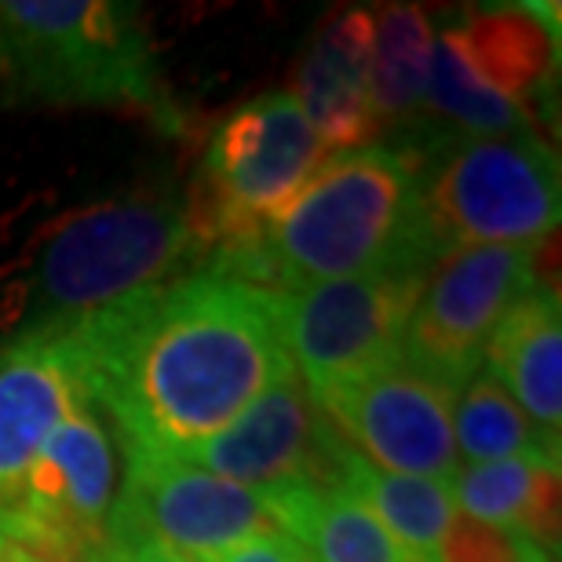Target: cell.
<instances>
[{
	"label": "cell",
	"instance_id": "cell-1",
	"mask_svg": "<svg viewBox=\"0 0 562 562\" xmlns=\"http://www.w3.org/2000/svg\"><path fill=\"white\" fill-rule=\"evenodd\" d=\"M63 344L121 449L179 464L292 373L274 292L212 267L81 325Z\"/></svg>",
	"mask_w": 562,
	"mask_h": 562
},
{
	"label": "cell",
	"instance_id": "cell-2",
	"mask_svg": "<svg viewBox=\"0 0 562 562\" xmlns=\"http://www.w3.org/2000/svg\"><path fill=\"white\" fill-rule=\"evenodd\" d=\"M420 227V176L406 146L333 154L260 241L223 256L212 271L267 292L322 281L431 271Z\"/></svg>",
	"mask_w": 562,
	"mask_h": 562
},
{
	"label": "cell",
	"instance_id": "cell-3",
	"mask_svg": "<svg viewBox=\"0 0 562 562\" xmlns=\"http://www.w3.org/2000/svg\"><path fill=\"white\" fill-rule=\"evenodd\" d=\"M209 263L212 245L183 198L136 190L88 205L48 227L33 252L22 307H15L19 336L11 344L63 340Z\"/></svg>",
	"mask_w": 562,
	"mask_h": 562
},
{
	"label": "cell",
	"instance_id": "cell-4",
	"mask_svg": "<svg viewBox=\"0 0 562 562\" xmlns=\"http://www.w3.org/2000/svg\"><path fill=\"white\" fill-rule=\"evenodd\" d=\"M0 74L37 103L172 114L136 4L0 0Z\"/></svg>",
	"mask_w": 562,
	"mask_h": 562
},
{
	"label": "cell",
	"instance_id": "cell-5",
	"mask_svg": "<svg viewBox=\"0 0 562 562\" xmlns=\"http://www.w3.org/2000/svg\"><path fill=\"white\" fill-rule=\"evenodd\" d=\"M420 176V227L431 260L479 245H541L562 212L559 161L537 132L438 136L406 146Z\"/></svg>",
	"mask_w": 562,
	"mask_h": 562
},
{
	"label": "cell",
	"instance_id": "cell-6",
	"mask_svg": "<svg viewBox=\"0 0 562 562\" xmlns=\"http://www.w3.org/2000/svg\"><path fill=\"white\" fill-rule=\"evenodd\" d=\"M329 157L292 92H267L234 110L212 136L201 190L190 198L212 263L260 241Z\"/></svg>",
	"mask_w": 562,
	"mask_h": 562
},
{
	"label": "cell",
	"instance_id": "cell-7",
	"mask_svg": "<svg viewBox=\"0 0 562 562\" xmlns=\"http://www.w3.org/2000/svg\"><path fill=\"white\" fill-rule=\"evenodd\" d=\"M431 271H391L274 292L292 373L314 398L402 358L409 314Z\"/></svg>",
	"mask_w": 562,
	"mask_h": 562
},
{
	"label": "cell",
	"instance_id": "cell-8",
	"mask_svg": "<svg viewBox=\"0 0 562 562\" xmlns=\"http://www.w3.org/2000/svg\"><path fill=\"white\" fill-rule=\"evenodd\" d=\"M278 530L271 497L179 460L125 453V482L110 504V544H161L205 562Z\"/></svg>",
	"mask_w": 562,
	"mask_h": 562
},
{
	"label": "cell",
	"instance_id": "cell-9",
	"mask_svg": "<svg viewBox=\"0 0 562 562\" xmlns=\"http://www.w3.org/2000/svg\"><path fill=\"white\" fill-rule=\"evenodd\" d=\"M537 281V245H479L442 256L409 314L402 358L457 395L482 369L501 318Z\"/></svg>",
	"mask_w": 562,
	"mask_h": 562
},
{
	"label": "cell",
	"instance_id": "cell-10",
	"mask_svg": "<svg viewBox=\"0 0 562 562\" xmlns=\"http://www.w3.org/2000/svg\"><path fill=\"white\" fill-rule=\"evenodd\" d=\"M114 504V446L95 406L52 431L26 471L0 533L41 562H95Z\"/></svg>",
	"mask_w": 562,
	"mask_h": 562
},
{
	"label": "cell",
	"instance_id": "cell-11",
	"mask_svg": "<svg viewBox=\"0 0 562 562\" xmlns=\"http://www.w3.org/2000/svg\"><path fill=\"white\" fill-rule=\"evenodd\" d=\"M355 449L296 373L281 376L187 464L249 490H344Z\"/></svg>",
	"mask_w": 562,
	"mask_h": 562
},
{
	"label": "cell",
	"instance_id": "cell-12",
	"mask_svg": "<svg viewBox=\"0 0 562 562\" xmlns=\"http://www.w3.org/2000/svg\"><path fill=\"white\" fill-rule=\"evenodd\" d=\"M318 406L344 442L373 468L438 482L457 475L453 391L406 358H395L355 384L325 391Z\"/></svg>",
	"mask_w": 562,
	"mask_h": 562
},
{
	"label": "cell",
	"instance_id": "cell-13",
	"mask_svg": "<svg viewBox=\"0 0 562 562\" xmlns=\"http://www.w3.org/2000/svg\"><path fill=\"white\" fill-rule=\"evenodd\" d=\"M85 406L92 402L63 340H26L0 351V519L19 501L41 446Z\"/></svg>",
	"mask_w": 562,
	"mask_h": 562
},
{
	"label": "cell",
	"instance_id": "cell-14",
	"mask_svg": "<svg viewBox=\"0 0 562 562\" xmlns=\"http://www.w3.org/2000/svg\"><path fill=\"white\" fill-rule=\"evenodd\" d=\"M373 77V11L347 8L325 19L296 66L292 95L333 154L362 150L380 117L369 95Z\"/></svg>",
	"mask_w": 562,
	"mask_h": 562
},
{
	"label": "cell",
	"instance_id": "cell-15",
	"mask_svg": "<svg viewBox=\"0 0 562 562\" xmlns=\"http://www.w3.org/2000/svg\"><path fill=\"white\" fill-rule=\"evenodd\" d=\"M486 373L508 391L537 424L559 442L562 435V311L552 285H533L493 329L482 358Z\"/></svg>",
	"mask_w": 562,
	"mask_h": 562
},
{
	"label": "cell",
	"instance_id": "cell-16",
	"mask_svg": "<svg viewBox=\"0 0 562 562\" xmlns=\"http://www.w3.org/2000/svg\"><path fill=\"white\" fill-rule=\"evenodd\" d=\"M446 37L482 85L526 110L541 99L559 63V37L526 8H482L446 30Z\"/></svg>",
	"mask_w": 562,
	"mask_h": 562
},
{
	"label": "cell",
	"instance_id": "cell-17",
	"mask_svg": "<svg viewBox=\"0 0 562 562\" xmlns=\"http://www.w3.org/2000/svg\"><path fill=\"white\" fill-rule=\"evenodd\" d=\"M281 533L314 562H431L398 544L347 490H267Z\"/></svg>",
	"mask_w": 562,
	"mask_h": 562
},
{
	"label": "cell",
	"instance_id": "cell-18",
	"mask_svg": "<svg viewBox=\"0 0 562 562\" xmlns=\"http://www.w3.org/2000/svg\"><path fill=\"white\" fill-rule=\"evenodd\" d=\"M344 490L362 501L376 522L406 544L413 555L438 562V548L457 519V504L449 497V482L420 479V475H391L373 468L369 460L351 453L344 471Z\"/></svg>",
	"mask_w": 562,
	"mask_h": 562
},
{
	"label": "cell",
	"instance_id": "cell-19",
	"mask_svg": "<svg viewBox=\"0 0 562 562\" xmlns=\"http://www.w3.org/2000/svg\"><path fill=\"white\" fill-rule=\"evenodd\" d=\"M435 30L417 4H387L373 15V77L369 95L380 125H406L424 106Z\"/></svg>",
	"mask_w": 562,
	"mask_h": 562
},
{
	"label": "cell",
	"instance_id": "cell-20",
	"mask_svg": "<svg viewBox=\"0 0 562 562\" xmlns=\"http://www.w3.org/2000/svg\"><path fill=\"white\" fill-rule=\"evenodd\" d=\"M453 446L468 464H493L512 457H548L559 460V442L537 431L526 409L493 380L486 369L460 387L453 409Z\"/></svg>",
	"mask_w": 562,
	"mask_h": 562
},
{
	"label": "cell",
	"instance_id": "cell-21",
	"mask_svg": "<svg viewBox=\"0 0 562 562\" xmlns=\"http://www.w3.org/2000/svg\"><path fill=\"white\" fill-rule=\"evenodd\" d=\"M424 106L438 117L453 121L457 128H464L460 136H519V132H533L530 110L493 92L490 85H482L468 70V63L460 59L457 44L446 33L435 41L431 52Z\"/></svg>",
	"mask_w": 562,
	"mask_h": 562
},
{
	"label": "cell",
	"instance_id": "cell-22",
	"mask_svg": "<svg viewBox=\"0 0 562 562\" xmlns=\"http://www.w3.org/2000/svg\"><path fill=\"white\" fill-rule=\"evenodd\" d=\"M544 468H559L548 457H512L493 464L457 468L449 479V497L464 508V519L493 526V530H522V515L530 508L533 486Z\"/></svg>",
	"mask_w": 562,
	"mask_h": 562
},
{
	"label": "cell",
	"instance_id": "cell-23",
	"mask_svg": "<svg viewBox=\"0 0 562 562\" xmlns=\"http://www.w3.org/2000/svg\"><path fill=\"white\" fill-rule=\"evenodd\" d=\"M438 562H555L544 555L530 537L512 530H493V526L471 522L457 515L438 548Z\"/></svg>",
	"mask_w": 562,
	"mask_h": 562
},
{
	"label": "cell",
	"instance_id": "cell-24",
	"mask_svg": "<svg viewBox=\"0 0 562 562\" xmlns=\"http://www.w3.org/2000/svg\"><path fill=\"white\" fill-rule=\"evenodd\" d=\"M205 562H314V559L307 555V548L300 541H292L289 533L271 530L238 548H231V552H223V555H212Z\"/></svg>",
	"mask_w": 562,
	"mask_h": 562
},
{
	"label": "cell",
	"instance_id": "cell-25",
	"mask_svg": "<svg viewBox=\"0 0 562 562\" xmlns=\"http://www.w3.org/2000/svg\"><path fill=\"white\" fill-rule=\"evenodd\" d=\"M95 562H190L187 555L168 552L161 544H110L103 548V555Z\"/></svg>",
	"mask_w": 562,
	"mask_h": 562
}]
</instances>
